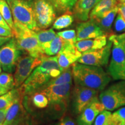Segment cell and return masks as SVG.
Returning a JSON list of instances; mask_svg holds the SVG:
<instances>
[{"mask_svg": "<svg viewBox=\"0 0 125 125\" xmlns=\"http://www.w3.org/2000/svg\"><path fill=\"white\" fill-rule=\"evenodd\" d=\"M53 6L56 11L60 13H69L73 9L77 0H48Z\"/></svg>", "mask_w": 125, "mask_h": 125, "instance_id": "cell-23", "label": "cell"}, {"mask_svg": "<svg viewBox=\"0 0 125 125\" xmlns=\"http://www.w3.org/2000/svg\"><path fill=\"white\" fill-rule=\"evenodd\" d=\"M9 125H27V118L23 114Z\"/></svg>", "mask_w": 125, "mask_h": 125, "instance_id": "cell-35", "label": "cell"}, {"mask_svg": "<svg viewBox=\"0 0 125 125\" xmlns=\"http://www.w3.org/2000/svg\"><path fill=\"white\" fill-rule=\"evenodd\" d=\"M101 0H77L73 8V12L79 21H85L89 18L90 12Z\"/></svg>", "mask_w": 125, "mask_h": 125, "instance_id": "cell-16", "label": "cell"}, {"mask_svg": "<svg viewBox=\"0 0 125 125\" xmlns=\"http://www.w3.org/2000/svg\"><path fill=\"white\" fill-rule=\"evenodd\" d=\"M118 0H101L89 14L90 19L96 20L104 16L111 9L116 7Z\"/></svg>", "mask_w": 125, "mask_h": 125, "instance_id": "cell-18", "label": "cell"}, {"mask_svg": "<svg viewBox=\"0 0 125 125\" xmlns=\"http://www.w3.org/2000/svg\"><path fill=\"white\" fill-rule=\"evenodd\" d=\"M33 9L36 24L41 29H45L53 23L56 12L48 0H33Z\"/></svg>", "mask_w": 125, "mask_h": 125, "instance_id": "cell-8", "label": "cell"}, {"mask_svg": "<svg viewBox=\"0 0 125 125\" xmlns=\"http://www.w3.org/2000/svg\"><path fill=\"white\" fill-rule=\"evenodd\" d=\"M112 45V42L108 40L105 46L101 49L82 53L77 62L97 67L106 66L111 54Z\"/></svg>", "mask_w": 125, "mask_h": 125, "instance_id": "cell-11", "label": "cell"}, {"mask_svg": "<svg viewBox=\"0 0 125 125\" xmlns=\"http://www.w3.org/2000/svg\"><path fill=\"white\" fill-rule=\"evenodd\" d=\"M32 103L38 108H44L49 104V100L47 97L41 92H36L32 96Z\"/></svg>", "mask_w": 125, "mask_h": 125, "instance_id": "cell-30", "label": "cell"}, {"mask_svg": "<svg viewBox=\"0 0 125 125\" xmlns=\"http://www.w3.org/2000/svg\"><path fill=\"white\" fill-rule=\"evenodd\" d=\"M114 29L117 32H122L125 31V20L120 13L117 14V17L114 24Z\"/></svg>", "mask_w": 125, "mask_h": 125, "instance_id": "cell-33", "label": "cell"}, {"mask_svg": "<svg viewBox=\"0 0 125 125\" xmlns=\"http://www.w3.org/2000/svg\"><path fill=\"white\" fill-rule=\"evenodd\" d=\"M21 93L8 108L6 118L3 125H9L23 114V96Z\"/></svg>", "mask_w": 125, "mask_h": 125, "instance_id": "cell-19", "label": "cell"}, {"mask_svg": "<svg viewBox=\"0 0 125 125\" xmlns=\"http://www.w3.org/2000/svg\"><path fill=\"white\" fill-rule=\"evenodd\" d=\"M107 35H104L95 38L79 41L74 43L75 46L79 52H85L101 49L107 43Z\"/></svg>", "mask_w": 125, "mask_h": 125, "instance_id": "cell-17", "label": "cell"}, {"mask_svg": "<svg viewBox=\"0 0 125 125\" xmlns=\"http://www.w3.org/2000/svg\"><path fill=\"white\" fill-rule=\"evenodd\" d=\"M42 57H34L29 54L20 57L13 75L15 87H19L22 85L33 70L40 64Z\"/></svg>", "mask_w": 125, "mask_h": 125, "instance_id": "cell-9", "label": "cell"}, {"mask_svg": "<svg viewBox=\"0 0 125 125\" xmlns=\"http://www.w3.org/2000/svg\"><path fill=\"white\" fill-rule=\"evenodd\" d=\"M72 83L58 85H49L39 90L47 97L50 105L55 107H65L70 95Z\"/></svg>", "mask_w": 125, "mask_h": 125, "instance_id": "cell-10", "label": "cell"}, {"mask_svg": "<svg viewBox=\"0 0 125 125\" xmlns=\"http://www.w3.org/2000/svg\"><path fill=\"white\" fill-rule=\"evenodd\" d=\"M21 51L13 38L0 47V67L3 71L9 73L15 71Z\"/></svg>", "mask_w": 125, "mask_h": 125, "instance_id": "cell-7", "label": "cell"}, {"mask_svg": "<svg viewBox=\"0 0 125 125\" xmlns=\"http://www.w3.org/2000/svg\"><path fill=\"white\" fill-rule=\"evenodd\" d=\"M55 125H77L76 122L70 116L62 118Z\"/></svg>", "mask_w": 125, "mask_h": 125, "instance_id": "cell-34", "label": "cell"}, {"mask_svg": "<svg viewBox=\"0 0 125 125\" xmlns=\"http://www.w3.org/2000/svg\"><path fill=\"white\" fill-rule=\"evenodd\" d=\"M105 109L98 97L95 98L78 115L76 119L77 125H93L97 116Z\"/></svg>", "mask_w": 125, "mask_h": 125, "instance_id": "cell-13", "label": "cell"}, {"mask_svg": "<svg viewBox=\"0 0 125 125\" xmlns=\"http://www.w3.org/2000/svg\"><path fill=\"white\" fill-rule=\"evenodd\" d=\"M125 123V106L118 108L111 114L109 125H122Z\"/></svg>", "mask_w": 125, "mask_h": 125, "instance_id": "cell-28", "label": "cell"}, {"mask_svg": "<svg viewBox=\"0 0 125 125\" xmlns=\"http://www.w3.org/2000/svg\"><path fill=\"white\" fill-rule=\"evenodd\" d=\"M62 71L57 56L44 55L40 64L33 70L20 87L24 94H31L45 86L52 79L60 75Z\"/></svg>", "mask_w": 125, "mask_h": 125, "instance_id": "cell-1", "label": "cell"}, {"mask_svg": "<svg viewBox=\"0 0 125 125\" xmlns=\"http://www.w3.org/2000/svg\"><path fill=\"white\" fill-rule=\"evenodd\" d=\"M111 114V111L104 109L97 116L93 125H109Z\"/></svg>", "mask_w": 125, "mask_h": 125, "instance_id": "cell-31", "label": "cell"}, {"mask_svg": "<svg viewBox=\"0 0 125 125\" xmlns=\"http://www.w3.org/2000/svg\"><path fill=\"white\" fill-rule=\"evenodd\" d=\"M0 86L8 90L12 89L15 87L14 78L12 73L4 72L0 74Z\"/></svg>", "mask_w": 125, "mask_h": 125, "instance_id": "cell-29", "label": "cell"}, {"mask_svg": "<svg viewBox=\"0 0 125 125\" xmlns=\"http://www.w3.org/2000/svg\"><path fill=\"white\" fill-rule=\"evenodd\" d=\"M74 20V18L71 14L65 13L59 17L54 20L53 24V29L61 30L71 26Z\"/></svg>", "mask_w": 125, "mask_h": 125, "instance_id": "cell-26", "label": "cell"}, {"mask_svg": "<svg viewBox=\"0 0 125 125\" xmlns=\"http://www.w3.org/2000/svg\"><path fill=\"white\" fill-rule=\"evenodd\" d=\"M11 38L12 37H1V36H0V47L2 46V45L5 44V43H7V42L9 41Z\"/></svg>", "mask_w": 125, "mask_h": 125, "instance_id": "cell-40", "label": "cell"}, {"mask_svg": "<svg viewBox=\"0 0 125 125\" xmlns=\"http://www.w3.org/2000/svg\"><path fill=\"white\" fill-rule=\"evenodd\" d=\"M76 34L77 41L95 38L106 35L97 24L96 21L93 19L87 20V21L79 23L76 27Z\"/></svg>", "mask_w": 125, "mask_h": 125, "instance_id": "cell-14", "label": "cell"}, {"mask_svg": "<svg viewBox=\"0 0 125 125\" xmlns=\"http://www.w3.org/2000/svg\"><path fill=\"white\" fill-rule=\"evenodd\" d=\"M67 42L57 35L52 41L44 43L41 45V47L45 54L50 56H55L62 51Z\"/></svg>", "mask_w": 125, "mask_h": 125, "instance_id": "cell-20", "label": "cell"}, {"mask_svg": "<svg viewBox=\"0 0 125 125\" xmlns=\"http://www.w3.org/2000/svg\"><path fill=\"white\" fill-rule=\"evenodd\" d=\"M23 90L21 87L16 89H12L0 96V109L9 108ZM24 93V92H23Z\"/></svg>", "mask_w": 125, "mask_h": 125, "instance_id": "cell-22", "label": "cell"}, {"mask_svg": "<svg viewBox=\"0 0 125 125\" xmlns=\"http://www.w3.org/2000/svg\"><path fill=\"white\" fill-rule=\"evenodd\" d=\"M118 7V12L121 14L123 19L125 20V3H119L117 5Z\"/></svg>", "mask_w": 125, "mask_h": 125, "instance_id": "cell-38", "label": "cell"}, {"mask_svg": "<svg viewBox=\"0 0 125 125\" xmlns=\"http://www.w3.org/2000/svg\"><path fill=\"white\" fill-rule=\"evenodd\" d=\"M98 99L105 109L114 111L125 106V80H121L105 88L100 94Z\"/></svg>", "mask_w": 125, "mask_h": 125, "instance_id": "cell-6", "label": "cell"}, {"mask_svg": "<svg viewBox=\"0 0 125 125\" xmlns=\"http://www.w3.org/2000/svg\"><path fill=\"white\" fill-rule=\"evenodd\" d=\"M119 3H125V0H118Z\"/></svg>", "mask_w": 125, "mask_h": 125, "instance_id": "cell-42", "label": "cell"}, {"mask_svg": "<svg viewBox=\"0 0 125 125\" xmlns=\"http://www.w3.org/2000/svg\"><path fill=\"white\" fill-rule=\"evenodd\" d=\"M72 79H73L72 69L70 67H68L66 69L64 70L60 75L52 79L45 86L49 85H64V84L72 83Z\"/></svg>", "mask_w": 125, "mask_h": 125, "instance_id": "cell-24", "label": "cell"}, {"mask_svg": "<svg viewBox=\"0 0 125 125\" xmlns=\"http://www.w3.org/2000/svg\"><path fill=\"white\" fill-rule=\"evenodd\" d=\"M14 21H18L31 30L37 32L40 29L36 24L33 9V0H6Z\"/></svg>", "mask_w": 125, "mask_h": 125, "instance_id": "cell-5", "label": "cell"}, {"mask_svg": "<svg viewBox=\"0 0 125 125\" xmlns=\"http://www.w3.org/2000/svg\"><path fill=\"white\" fill-rule=\"evenodd\" d=\"M0 36L1 37H13L12 31L11 30H8L0 26Z\"/></svg>", "mask_w": 125, "mask_h": 125, "instance_id": "cell-36", "label": "cell"}, {"mask_svg": "<svg viewBox=\"0 0 125 125\" xmlns=\"http://www.w3.org/2000/svg\"><path fill=\"white\" fill-rule=\"evenodd\" d=\"M122 125H125V123H124V124H123Z\"/></svg>", "mask_w": 125, "mask_h": 125, "instance_id": "cell-44", "label": "cell"}, {"mask_svg": "<svg viewBox=\"0 0 125 125\" xmlns=\"http://www.w3.org/2000/svg\"><path fill=\"white\" fill-rule=\"evenodd\" d=\"M8 108L0 109V125H3V124H4L6 118V115H7Z\"/></svg>", "mask_w": 125, "mask_h": 125, "instance_id": "cell-37", "label": "cell"}, {"mask_svg": "<svg viewBox=\"0 0 125 125\" xmlns=\"http://www.w3.org/2000/svg\"><path fill=\"white\" fill-rule=\"evenodd\" d=\"M0 26H1V27L4 28H5V29H7L11 30L10 29V28L9 27L8 24L7 22L5 21V20H4V19L3 18V17L2 16V15H1V13H0Z\"/></svg>", "mask_w": 125, "mask_h": 125, "instance_id": "cell-39", "label": "cell"}, {"mask_svg": "<svg viewBox=\"0 0 125 125\" xmlns=\"http://www.w3.org/2000/svg\"><path fill=\"white\" fill-rule=\"evenodd\" d=\"M111 57L108 73L114 80H125V33L111 34Z\"/></svg>", "mask_w": 125, "mask_h": 125, "instance_id": "cell-3", "label": "cell"}, {"mask_svg": "<svg viewBox=\"0 0 125 125\" xmlns=\"http://www.w3.org/2000/svg\"><path fill=\"white\" fill-rule=\"evenodd\" d=\"M82 53L76 49L74 43L67 42L60 52L57 54L58 62L62 69L65 70L77 62Z\"/></svg>", "mask_w": 125, "mask_h": 125, "instance_id": "cell-15", "label": "cell"}, {"mask_svg": "<svg viewBox=\"0 0 125 125\" xmlns=\"http://www.w3.org/2000/svg\"><path fill=\"white\" fill-rule=\"evenodd\" d=\"M35 35L37 37L40 44L42 45L45 43L49 42L52 41L57 35L55 31L53 29L48 30H39L35 32Z\"/></svg>", "mask_w": 125, "mask_h": 125, "instance_id": "cell-27", "label": "cell"}, {"mask_svg": "<svg viewBox=\"0 0 125 125\" xmlns=\"http://www.w3.org/2000/svg\"><path fill=\"white\" fill-rule=\"evenodd\" d=\"M1 71H2V68H1V67H0V74H1Z\"/></svg>", "mask_w": 125, "mask_h": 125, "instance_id": "cell-43", "label": "cell"}, {"mask_svg": "<svg viewBox=\"0 0 125 125\" xmlns=\"http://www.w3.org/2000/svg\"><path fill=\"white\" fill-rule=\"evenodd\" d=\"M57 35L67 42L75 43L77 41L76 31L75 30H68L60 31L57 32Z\"/></svg>", "mask_w": 125, "mask_h": 125, "instance_id": "cell-32", "label": "cell"}, {"mask_svg": "<svg viewBox=\"0 0 125 125\" xmlns=\"http://www.w3.org/2000/svg\"><path fill=\"white\" fill-rule=\"evenodd\" d=\"M118 13V6H116L108 12L107 14H105L102 18L95 20L97 24L99 26V27L106 35H107V33L110 32L112 23Z\"/></svg>", "mask_w": 125, "mask_h": 125, "instance_id": "cell-21", "label": "cell"}, {"mask_svg": "<svg viewBox=\"0 0 125 125\" xmlns=\"http://www.w3.org/2000/svg\"><path fill=\"white\" fill-rule=\"evenodd\" d=\"M0 13L12 31L14 29V21L12 18L11 10L6 0H0Z\"/></svg>", "mask_w": 125, "mask_h": 125, "instance_id": "cell-25", "label": "cell"}, {"mask_svg": "<svg viewBox=\"0 0 125 125\" xmlns=\"http://www.w3.org/2000/svg\"><path fill=\"white\" fill-rule=\"evenodd\" d=\"M98 91L89 87L75 85L73 96L74 113L79 115L92 101L98 97Z\"/></svg>", "mask_w": 125, "mask_h": 125, "instance_id": "cell-12", "label": "cell"}, {"mask_svg": "<svg viewBox=\"0 0 125 125\" xmlns=\"http://www.w3.org/2000/svg\"><path fill=\"white\" fill-rule=\"evenodd\" d=\"M71 69L75 85L100 91L104 90L111 80L108 73L101 67L75 62L72 65Z\"/></svg>", "mask_w": 125, "mask_h": 125, "instance_id": "cell-2", "label": "cell"}, {"mask_svg": "<svg viewBox=\"0 0 125 125\" xmlns=\"http://www.w3.org/2000/svg\"><path fill=\"white\" fill-rule=\"evenodd\" d=\"M8 91L9 90L7 89L0 86V96H2L3 94H5L6 93H7Z\"/></svg>", "mask_w": 125, "mask_h": 125, "instance_id": "cell-41", "label": "cell"}, {"mask_svg": "<svg viewBox=\"0 0 125 125\" xmlns=\"http://www.w3.org/2000/svg\"><path fill=\"white\" fill-rule=\"evenodd\" d=\"M13 37L19 48L34 57H41L45 54L39 43L35 31L18 21H14Z\"/></svg>", "mask_w": 125, "mask_h": 125, "instance_id": "cell-4", "label": "cell"}]
</instances>
